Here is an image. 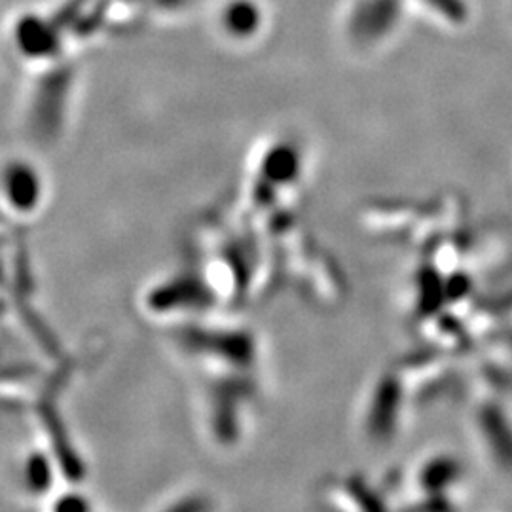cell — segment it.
<instances>
[{
	"mask_svg": "<svg viewBox=\"0 0 512 512\" xmlns=\"http://www.w3.org/2000/svg\"><path fill=\"white\" fill-rule=\"evenodd\" d=\"M399 18V0H363L351 19V31L363 40L385 35Z\"/></svg>",
	"mask_w": 512,
	"mask_h": 512,
	"instance_id": "obj_2",
	"label": "cell"
},
{
	"mask_svg": "<svg viewBox=\"0 0 512 512\" xmlns=\"http://www.w3.org/2000/svg\"><path fill=\"white\" fill-rule=\"evenodd\" d=\"M40 175L29 164L12 162L0 167V198L10 211L31 213L40 202Z\"/></svg>",
	"mask_w": 512,
	"mask_h": 512,
	"instance_id": "obj_1",
	"label": "cell"
},
{
	"mask_svg": "<svg viewBox=\"0 0 512 512\" xmlns=\"http://www.w3.org/2000/svg\"><path fill=\"white\" fill-rule=\"evenodd\" d=\"M427 2L452 21H463L467 16V8L463 0H427Z\"/></svg>",
	"mask_w": 512,
	"mask_h": 512,
	"instance_id": "obj_3",
	"label": "cell"
}]
</instances>
